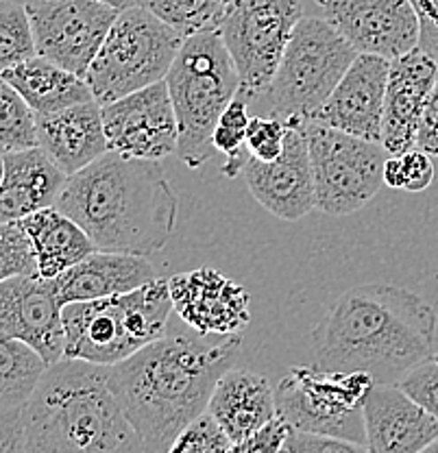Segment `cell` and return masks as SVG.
Masks as SVG:
<instances>
[{"instance_id":"cell-5","label":"cell","mask_w":438,"mask_h":453,"mask_svg":"<svg viewBox=\"0 0 438 453\" xmlns=\"http://www.w3.org/2000/svg\"><path fill=\"white\" fill-rule=\"evenodd\" d=\"M173 310L171 288L162 277L125 295L64 305V357L114 366L166 336Z\"/></svg>"},{"instance_id":"cell-20","label":"cell","mask_w":438,"mask_h":453,"mask_svg":"<svg viewBox=\"0 0 438 453\" xmlns=\"http://www.w3.org/2000/svg\"><path fill=\"white\" fill-rule=\"evenodd\" d=\"M371 453H421L438 438V421L397 384H375L365 401Z\"/></svg>"},{"instance_id":"cell-8","label":"cell","mask_w":438,"mask_h":453,"mask_svg":"<svg viewBox=\"0 0 438 453\" xmlns=\"http://www.w3.org/2000/svg\"><path fill=\"white\" fill-rule=\"evenodd\" d=\"M360 55L325 18H301L273 79V116L310 122Z\"/></svg>"},{"instance_id":"cell-33","label":"cell","mask_w":438,"mask_h":453,"mask_svg":"<svg viewBox=\"0 0 438 453\" xmlns=\"http://www.w3.org/2000/svg\"><path fill=\"white\" fill-rule=\"evenodd\" d=\"M229 447L227 434L205 412L179 434L168 453H227Z\"/></svg>"},{"instance_id":"cell-10","label":"cell","mask_w":438,"mask_h":453,"mask_svg":"<svg viewBox=\"0 0 438 453\" xmlns=\"http://www.w3.org/2000/svg\"><path fill=\"white\" fill-rule=\"evenodd\" d=\"M305 135L319 211L350 216L378 195L388 157L380 142L356 138L314 120L305 122Z\"/></svg>"},{"instance_id":"cell-9","label":"cell","mask_w":438,"mask_h":453,"mask_svg":"<svg viewBox=\"0 0 438 453\" xmlns=\"http://www.w3.org/2000/svg\"><path fill=\"white\" fill-rule=\"evenodd\" d=\"M365 371L292 366L275 388L277 414L295 432L365 442V401L373 386Z\"/></svg>"},{"instance_id":"cell-44","label":"cell","mask_w":438,"mask_h":453,"mask_svg":"<svg viewBox=\"0 0 438 453\" xmlns=\"http://www.w3.org/2000/svg\"><path fill=\"white\" fill-rule=\"evenodd\" d=\"M421 453H438V438H436L434 442H430V445H427Z\"/></svg>"},{"instance_id":"cell-43","label":"cell","mask_w":438,"mask_h":453,"mask_svg":"<svg viewBox=\"0 0 438 453\" xmlns=\"http://www.w3.org/2000/svg\"><path fill=\"white\" fill-rule=\"evenodd\" d=\"M98 3H105V4H110V7L118 9V12H122V9L134 7L135 0H98Z\"/></svg>"},{"instance_id":"cell-37","label":"cell","mask_w":438,"mask_h":453,"mask_svg":"<svg viewBox=\"0 0 438 453\" xmlns=\"http://www.w3.org/2000/svg\"><path fill=\"white\" fill-rule=\"evenodd\" d=\"M288 434L290 425L281 417H277L266 427H262L260 432L253 434V436L232 442L227 453H281Z\"/></svg>"},{"instance_id":"cell-11","label":"cell","mask_w":438,"mask_h":453,"mask_svg":"<svg viewBox=\"0 0 438 453\" xmlns=\"http://www.w3.org/2000/svg\"><path fill=\"white\" fill-rule=\"evenodd\" d=\"M301 18L299 0H232L216 31L238 70L240 96L268 94Z\"/></svg>"},{"instance_id":"cell-18","label":"cell","mask_w":438,"mask_h":453,"mask_svg":"<svg viewBox=\"0 0 438 453\" xmlns=\"http://www.w3.org/2000/svg\"><path fill=\"white\" fill-rule=\"evenodd\" d=\"M388 70L390 61L384 57L357 55L312 120L381 144Z\"/></svg>"},{"instance_id":"cell-6","label":"cell","mask_w":438,"mask_h":453,"mask_svg":"<svg viewBox=\"0 0 438 453\" xmlns=\"http://www.w3.org/2000/svg\"><path fill=\"white\" fill-rule=\"evenodd\" d=\"M164 81L177 116V157L201 168L214 149L211 134L220 113L240 94L238 70L219 31L186 37Z\"/></svg>"},{"instance_id":"cell-14","label":"cell","mask_w":438,"mask_h":453,"mask_svg":"<svg viewBox=\"0 0 438 453\" xmlns=\"http://www.w3.org/2000/svg\"><path fill=\"white\" fill-rule=\"evenodd\" d=\"M329 22L360 55L393 61L419 49L421 22L410 0H317Z\"/></svg>"},{"instance_id":"cell-1","label":"cell","mask_w":438,"mask_h":453,"mask_svg":"<svg viewBox=\"0 0 438 453\" xmlns=\"http://www.w3.org/2000/svg\"><path fill=\"white\" fill-rule=\"evenodd\" d=\"M242 351L238 334L219 342L164 336L107 366V384L149 453H168L175 438L207 412L216 381Z\"/></svg>"},{"instance_id":"cell-16","label":"cell","mask_w":438,"mask_h":453,"mask_svg":"<svg viewBox=\"0 0 438 453\" xmlns=\"http://www.w3.org/2000/svg\"><path fill=\"white\" fill-rule=\"evenodd\" d=\"M0 332L29 344L49 366L64 360V305L50 280L29 275L0 283Z\"/></svg>"},{"instance_id":"cell-46","label":"cell","mask_w":438,"mask_h":453,"mask_svg":"<svg viewBox=\"0 0 438 453\" xmlns=\"http://www.w3.org/2000/svg\"><path fill=\"white\" fill-rule=\"evenodd\" d=\"M281 453H284V451H281Z\"/></svg>"},{"instance_id":"cell-35","label":"cell","mask_w":438,"mask_h":453,"mask_svg":"<svg viewBox=\"0 0 438 453\" xmlns=\"http://www.w3.org/2000/svg\"><path fill=\"white\" fill-rule=\"evenodd\" d=\"M397 386L438 421V353L410 368Z\"/></svg>"},{"instance_id":"cell-36","label":"cell","mask_w":438,"mask_h":453,"mask_svg":"<svg viewBox=\"0 0 438 453\" xmlns=\"http://www.w3.org/2000/svg\"><path fill=\"white\" fill-rule=\"evenodd\" d=\"M284 453H371L365 442L350 441L341 436H325V434L295 432L290 429L284 442Z\"/></svg>"},{"instance_id":"cell-31","label":"cell","mask_w":438,"mask_h":453,"mask_svg":"<svg viewBox=\"0 0 438 453\" xmlns=\"http://www.w3.org/2000/svg\"><path fill=\"white\" fill-rule=\"evenodd\" d=\"M251 116L247 111V103L244 98L235 96L227 105V110L220 113L219 122L211 134V146L214 150L225 155L223 174L225 177H238L242 173L244 164H247L249 153L244 155V142H247V129Z\"/></svg>"},{"instance_id":"cell-7","label":"cell","mask_w":438,"mask_h":453,"mask_svg":"<svg viewBox=\"0 0 438 453\" xmlns=\"http://www.w3.org/2000/svg\"><path fill=\"white\" fill-rule=\"evenodd\" d=\"M183 40L149 9L134 4L118 12L105 42L89 64L86 81L98 105L166 79Z\"/></svg>"},{"instance_id":"cell-40","label":"cell","mask_w":438,"mask_h":453,"mask_svg":"<svg viewBox=\"0 0 438 453\" xmlns=\"http://www.w3.org/2000/svg\"><path fill=\"white\" fill-rule=\"evenodd\" d=\"M421 22V40L419 49L427 53L438 65V0H410Z\"/></svg>"},{"instance_id":"cell-41","label":"cell","mask_w":438,"mask_h":453,"mask_svg":"<svg viewBox=\"0 0 438 453\" xmlns=\"http://www.w3.org/2000/svg\"><path fill=\"white\" fill-rule=\"evenodd\" d=\"M417 149L426 150L432 157H438V83L432 89L426 110H423L421 122H419Z\"/></svg>"},{"instance_id":"cell-24","label":"cell","mask_w":438,"mask_h":453,"mask_svg":"<svg viewBox=\"0 0 438 453\" xmlns=\"http://www.w3.org/2000/svg\"><path fill=\"white\" fill-rule=\"evenodd\" d=\"M207 414L220 425L229 441L238 442L253 436L277 418L275 390L264 375L244 368H229L216 381L207 403Z\"/></svg>"},{"instance_id":"cell-15","label":"cell","mask_w":438,"mask_h":453,"mask_svg":"<svg viewBox=\"0 0 438 453\" xmlns=\"http://www.w3.org/2000/svg\"><path fill=\"white\" fill-rule=\"evenodd\" d=\"M284 150L273 162L247 157L242 174L253 198L281 220H301L317 210L312 162L304 120H286Z\"/></svg>"},{"instance_id":"cell-3","label":"cell","mask_w":438,"mask_h":453,"mask_svg":"<svg viewBox=\"0 0 438 453\" xmlns=\"http://www.w3.org/2000/svg\"><path fill=\"white\" fill-rule=\"evenodd\" d=\"M98 251L153 255L175 231L179 201L159 162L107 150L70 174L55 203Z\"/></svg>"},{"instance_id":"cell-38","label":"cell","mask_w":438,"mask_h":453,"mask_svg":"<svg viewBox=\"0 0 438 453\" xmlns=\"http://www.w3.org/2000/svg\"><path fill=\"white\" fill-rule=\"evenodd\" d=\"M432 155L426 150L412 149L402 155V168H403V190L417 192L427 190L434 181V164H432Z\"/></svg>"},{"instance_id":"cell-19","label":"cell","mask_w":438,"mask_h":453,"mask_svg":"<svg viewBox=\"0 0 438 453\" xmlns=\"http://www.w3.org/2000/svg\"><path fill=\"white\" fill-rule=\"evenodd\" d=\"M436 83V61L421 49L390 61L381 125V146L386 153L403 155L417 149L419 122Z\"/></svg>"},{"instance_id":"cell-4","label":"cell","mask_w":438,"mask_h":453,"mask_svg":"<svg viewBox=\"0 0 438 453\" xmlns=\"http://www.w3.org/2000/svg\"><path fill=\"white\" fill-rule=\"evenodd\" d=\"M29 453H149L107 384V366L59 360L22 408Z\"/></svg>"},{"instance_id":"cell-30","label":"cell","mask_w":438,"mask_h":453,"mask_svg":"<svg viewBox=\"0 0 438 453\" xmlns=\"http://www.w3.org/2000/svg\"><path fill=\"white\" fill-rule=\"evenodd\" d=\"M37 55L25 0H0V73Z\"/></svg>"},{"instance_id":"cell-27","label":"cell","mask_w":438,"mask_h":453,"mask_svg":"<svg viewBox=\"0 0 438 453\" xmlns=\"http://www.w3.org/2000/svg\"><path fill=\"white\" fill-rule=\"evenodd\" d=\"M49 365L29 344L0 332V410L25 408Z\"/></svg>"},{"instance_id":"cell-42","label":"cell","mask_w":438,"mask_h":453,"mask_svg":"<svg viewBox=\"0 0 438 453\" xmlns=\"http://www.w3.org/2000/svg\"><path fill=\"white\" fill-rule=\"evenodd\" d=\"M384 183L393 190H403L402 155H388L384 164Z\"/></svg>"},{"instance_id":"cell-17","label":"cell","mask_w":438,"mask_h":453,"mask_svg":"<svg viewBox=\"0 0 438 453\" xmlns=\"http://www.w3.org/2000/svg\"><path fill=\"white\" fill-rule=\"evenodd\" d=\"M168 288L179 319L199 336H234L251 323V295L214 268L179 273Z\"/></svg>"},{"instance_id":"cell-25","label":"cell","mask_w":438,"mask_h":453,"mask_svg":"<svg viewBox=\"0 0 438 453\" xmlns=\"http://www.w3.org/2000/svg\"><path fill=\"white\" fill-rule=\"evenodd\" d=\"M0 77L18 89L37 116H49L79 103L94 101L86 79L40 55L4 70Z\"/></svg>"},{"instance_id":"cell-34","label":"cell","mask_w":438,"mask_h":453,"mask_svg":"<svg viewBox=\"0 0 438 453\" xmlns=\"http://www.w3.org/2000/svg\"><path fill=\"white\" fill-rule=\"evenodd\" d=\"M286 131H288V125L281 118L253 116L247 129V142H244L247 153L260 162H273L284 150Z\"/></svg>"},{"instance_id":"cell-26","label":"cell","mask_w":438,"mask_h":453,"mask_svg":"<svg viewBox=\"0 0 438 453\" xmlns=\"http://www.w3.org/2000/svg\"><path fill=\"white\" fill-rule=\"evenodd\" d=\"M20 223L31 238L37 275L42 280H55L74 264L83 262L88 255L98 251L86 229L55 205L27 216Z\"/></svg>"},{"instance_id":"cell-29","label":"cell","mask_w":438,"mask_h":453,"mask_svg":"<svg viewBox=\"0 0 438 453\" xmlns=\"http://www.w3.org/2000/svg\"><path fill=\"white\" fill-rule=\"evenodd\" d=\"M37 113L29 103L0 77V153L35 149Z\"/></svg>"},{"instance_id":"cell-28","label":"cell","mask_w":438,"mask_h":453,"mask_svg":"<svg viewBox=\"0 0 438 453\" xmlns=\"http://www.w3.org/2000/svg\"><path fill=\"white\" fill-rule=\"evenodd\" d=\"M181 37L216 31L232 0H135Z\"/></svg>"},{"instance_id":"cell-32","label":"cell","mask_w":438,"mask_h":453,"mask_svg":"<svg viewBox=\"0 0 438 453\" xmlns=\"http://www.w3.org/2000/svg\"><path fill=\"white\" fill-rule=\"evenodd\" d=\"M37 275V259L22 223H0V283Z\"/></svg>"},{"instance_id":"cell-45","label":"cell","mask_w":438,"mask_h":453,"mask_svg":"<svg viewBox=\"0 0 438 453\" xmlns=\"http://www.w3.org/2000/svg\"><path fill=\"white\" fill-rule=\"evenodd\" d=\"M3 174H4V157L0 153V183H3Z\"/></svg>"},{"instance_id":"cell-12","label":"cell","mask_w":438,"mask_h":453,"mask_svg":"<svg viewBox=\"0 0 438 453\" xmlns=\"http://www.w3.org/2000/svg\"><path fill=\"white\" fill-rule=\"evenodd\" d=\"M37 55L86 79L89 64L118 18L98 0H25Z\"/></svg>"},{"instance_id":"cell-22","label":"cell","mask_w":438,"mask_h":453,"mask_svg":"<svg viewBox=\"0 0 438 453\" xmlns=\"http://www.w3.org/2000/svg\"><path fill=\"white\" fill-rule=\"evenodd\" d=\"M4 174L0 183V223H20L35 211L53 207L68 174L40 146L3 153Z\"/></svg>"},{"instance_id":"cell-39","label":"cell","mask_w":438,"mask_h":453,"mask_svg":"<svg viewBox=\"0 0 438 453\" xmlns=\"http://www.w3.org/2000/svg\"><path fill=\"white\" fill-rule=\"evenodd\" d=\"M0 453H29L22 408L0 410Z\"/></svg>"},{"instance_id":"cell-2","label":"cell","mask_w":438,"mask_h":453,"mask_svg":"<svg viewBox=\"0 0 438 453\" xmlns=\"http://www.w3.org/2000/svg\"><path fill=\"white\" fill-rule=\"evenodd\" d=\"M438 316L423 296L395 283H362L342 292L312 332L319 366L365 371L399 384L434 349Z\"/></svg>"},{"instance_id":"cell-23","label":"cell","mask_w":438,"mask_h":453,"mask_svg":"<svg viewBox=\"0 0 438 453\" xmlns=\"http://www.w3.org/2000/svg\"><path fill=\"white\" fill-rule=\"evenodd\" d=\"M155 268L144 255L94 251L59 277L50 280L61 305L125 295L155 280Z\"/></svg>"},{"instance_id":"cell-13","label":"cell","mask_w":438,"mask_h":453,"mask_svg":"<svg viewBox=\"0 0 438 453\" xmlns=\"http://www.w3.org/2000/svg\"><path fill=\"white\" fill-rule=\"evenodd\" d=\"M107 146L122 157L162 162L177 153L179 127L166 81L103 105Z\"/></svg>"},{"instance_id":"cell-21","label":"cell","mask_w":438,"mask_h":453,"mask_svg":"<svg viewBox=\"0 0 438 453\" xmlns=\"http://www.w3.org/2000/svg\"><path fill=\"white\" fill-rule=\"evenodd\" d=\"M37 146L68 177L89 166L110 150L103 107L96 101H88L49 116H37Z\"/></svg>"}]
</instances>
